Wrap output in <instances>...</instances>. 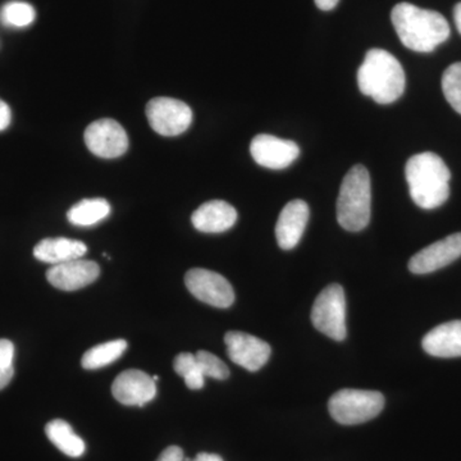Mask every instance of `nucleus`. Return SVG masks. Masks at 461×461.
<instances>
[{"label":"nucleus","instance_id":"14","mask_svg":"<svg viewBox=\"0 0 461 461\" xmlns=\"http://www.w3.org/2000/svg\"><path fill=\"white\" fill-rule=\"evenodd\" d=\"M99 276L98 263L76 259L50 267L47 272V280L58 290L76 291L89 286L98 280Z\"/></svg>","mask_w":461,"mask_h":461},{"label":"nucleus","instance_id":"8","mask_svg":"<svg viewBox=\"0 0 461 461\" xmlns=\"http://www.w3.org/2000/svg\"><path fill=\"white\" fill-rule=\"evenodd\" d=\"M185 284L191 295L214 308H230L235 302V291L220 273L194 268L185 276Z\"/></svg>","mask_w":461,"mask_h":461},{"label":"nucleus","instance_id":"27","mask_svg":"<svg viewBox=\"0 0 461 461\" xmlns=\"http://www.w3.org/2000/svg\"><path fill=\"white\" fill-rule=\"evenodd\" d=\"M156 461H184V451L178 446H169Z\"/></svg>","mask_w":461,"mask_h":461},{"label":"nucleus","instance_id":"6","mask_svg":"<svg viewBox=\"0 0 461 461\" xmlns=\"http://www.w3.org/2000/svg\"><path fill=\"white\" fill-rule=\"evenodd\" d=\"M312 321L323 335L335 341H344L348 335L344 288L333 284L321 291L312 309Z\"/></svg>","mask_w":461,"mask_h":461},{"label":"nucleus","instance_id":"28","mask_svg":"<svg viewBox=\"0 0 461 461\" xmlns=\"http://www.w3.org/2000/svg\"><path fill=\"white\" fill-rule=\"evenodd\" d=\"M11 108H9L7 103L0 99V132L8 129L9 124H11Z\"/></svg>","mask_w":461,"mask_h":461},{"label":"nucleus","instance_id":"32","mask_svg":"<svg viewBox=\"0 0 461 461\" xmlns=\"http://www.w3.org/2000/svg\"><path fill=\"white\" fill-rule=\"evenodd\" d=\"M153 379H154V381H156V382H157V381H158V379H159V375H154Z\"/></svg>","mask_w":461,"mask_h":461},{"label":"nucleus","instance_id":"29","mask_svg":"<svg viewBox=\"0 0 461 461\" xmlns=\"http://www.w3.org/2000/svg\"><path fill=\"white\" fill-rule=\"evenodd\" d=\"M314 2L321 11H332L339 5V0H314Z\"/></svg>","mask_w":461,"mask_h":461},{"label":"nucleus","instance_id":"3","mask_svg":"<svg viewBox=\"0 0 461 461\" xmlns=\"http://www.w3.org/2000/svg\"><path fill=\"white\" fill-rule=\"evenodd\" d=\"M405 72L402 63L384 50L366 51L357 71V86L364 95L378 104H391L405 91Z\"/></svg>","mask_w":461,"mask_h":461},{"label":"nucleus","instance_id":"2","mask_svg":"<svg viewBox=\"0 0 461 461\" xmlns=\"http://www.w3.org/2000/svg\"><path fill=\"white\" fill-rule=\"evenodd\" d=\"M405 177L412 202L421 209L438 208L450 196V169L435 153L412 156L406 163Z\"/></svg>","mask_w":461,"mask_h":461},{"label":"nucleus","instance_id":"30","mask_svg":"<svg viewBox=\"0 0 461 461\" xmlns=\"http://www.w3.org/2000/svg\"><path fill=\"white\" fill-rule=\"evenodd\" d=\"M185 461H223V459L217 454L200 453L196 455L195 459H186Z\"/></svg>","mask_w":461,"mask_h":461},{"label":"nucleus","instance_id":"20","mask_svg":"<svg viewBox=\"0 0 461 461\" xmlns=\"http://www.w3.org/2000/svg\"><path fill=\"white\" fill-rule=\"evenodd\" d=\"M111 212V204L105 199H84L69 209L67 218L75 226L90 227L104 221Z\"/></svg>","mask_w":461,"mask_h":461},{"label":"nucleus","instance_id":"7","mask_svg":"<svg viewBox=\"0 0 461 461\" xmlns=\"http://www.w3.org/2000/svg\"><path fill=\"white\" fill-rule=\"evenodd\" d=\"M145 111L151 129L167 138L187 131L193 122V111L186 103L177 99H151Z\"/></svg>","mask_w":461,"mask_h":461},{"label":"nucleus","instance_id":"26","mask_svg":"<svg viewBox=\"0 0 461 461\" xmlns=\"http://www.w3.org/2000/svg\"><path fill=\"white\" fill-rule=\"evenodd\" d=\"M14 345L9 339H0V390L7 387L14 375Z\"/></svg>","mask_w":461,"mask_h":461},{"label":"nucleus","instance_id":"21","mask_svg":"<svg viewBox=\"0 0 461 461\" xmlns=\"http://www.w3.org/2000/svg\"><path fill=\"white\" fill-rule=\"evenodd\" d=\"M127 348V342L124 339H113V341L105 342L89 348L84 354L81 366L87 371L104 368L109 364L117 362L124 354Z\"/></svg>","mask_w":461,"mask_h":461},{"label":"nucleus","instance_id":"19","mask_svg":"<svg viewBox=\"0 0 461 461\" xmlns=\"http://www.w3.org/2000/svg\"><path fill=\"white\" fill-rule=\"evenodd\" d=\"M45 433L51 444L67 456L80 457L85 453L84 439L76 435L74 429L63 420L50 421L45 427Z\"/></svg>","mask_w":461,"mask_h":461},{"label":"nucleus","instance_id":"13","mask_svg":"<svg viewBox=\"0 0 461 461\" xmlns=\"http://www.w3.org/2000/svg\"><path fill=\"white\" fill-rule=\"evenodd\" d=\"M112 393L122 405L144 406L157 395L156 381L139 369H127L114 379Z\"/></svg>","mask_w":461,"mask_h":461},{"label":"nucleus","instance_id":"24","mask_svg":"<svg viewBox=\"0 0 461 461\" xmlns=\"http://www.w3.org/2000/svg\"><path fill=\"white\" fill-rule=\"evenodd\" d=\"M442 90L448 104L461 114V62L446 68L442 75Z\"/></svg>","mask_w":461,"mask_h":461},{"label":"nucleus","instance_id":"18","mask_svg":"<svg viewBox=\"0 0 461 461\" xmlns=\"http://www.w3.org/2000/svg\"><path fill=\"white\" fill-rule=\"evenodd\" d=\"M87 247L83 241L67 238L44 239L33 248V257L41 262L53 264L81 259Z\"/></svg>","mask_w":461,"mask_h":461},{"label":"nucleus","instance_id":"15","mask_svg":"<svg viewBox=\"0 0 461 461\" xmlns=\"http://www.w3.org/2000/svg\"><path fill=\"white\" fill-rule=\"evenodd\" d=\"M309 221V206L304 200H293L282 209L277 224L276 239L284 250L297 247Z\"/></svg>","mask_w":461,"mask_h":461},{"label":"nucleus","instance_id":"16","mask_svg":"<svg viewBox=\"0 0 461 461\" xmlns=\"http://www.w3.org/2000/svg\"><path fill=\"white\" fill-rule=\"evenodd\" d=\"M238 212L223 200L204 203L191 215V222L200 232L222 233L235 226Z\"/></svg>","mask_w":461,"mask_h":461},{"label":"nucleus","instance_id":"22","mask_svg":"<svg viewBox=\"0 0 461 461\" xmlns=\"http://www.w3.org/2000/svg\"><path fill=\"white\" fill-rule=\"evenodd\" d=\"M36 18V12L32 5L26 2H9L0 9V23L7 27H27L32 25Z\"/></svg>","mask_w":461,"mask_h":461},{"label":"nucleus","instance_id":"9","mask_svg":"<svg viewBox=\"0 0 461 461\" xmlns=\"http://www.w3.org/2000/svg\"><path fill=\"white\" fill-rule=\"evenodd\" d=\"M84 139L91 153L104 159L123 156L129 149V136L123 127L109 118L89 124Z\"/></svg>","mask_w":461,"mask_h":461},{"label":"nucleus","instance_id":"11","mask_svg":"<svg viewBox=\"0 0 461 461\" xmlns=\"http://www.w3.org/2000/svg\"><path fill=\"white\" fill-rule=\"evenodd\" d=\"M250 153L258 165L268 169H285L300 156L296 142L260 133L250 144Z\"/></svg>","mask_w":461,"mask_h":461},{"label":"nucleus","instance_id":"1","mask_svg":"<svg viewBox=\"0 0 461 461\" xmlns=\"http://www.w3.org/2000/svg\"><path fill=\"white\" fill-rule=\"evenodd\" d=\"M397 36L408 50L430 53L450 38V25L441 14L400 3L391 12Z\"/></svg>","mask_w":461,"mask_h":461},{"label":"nucleus","instance_id":"17","mask_svg":"<svg viewBox=\"0 0 461 461\" xmlns=\"http://www.w3.org/2000/svg\"><path fill=\"white\" fill-rule=\"evenodd\" d=\"M421 346L432 357H461V321H451L435 327L424 336Z\"/></svg>","mask_w":461,"mask_h":461},{"label":"nucleus","instance_id":"5","mask_svg":"<svg viewBox=\"0 0 461 461\" xmlns=\"http://www.w3.org/2000/svg\"><path fill=\"white\" fill-rule=\"evenodd\" d=\"M384 408V396L378 391L344 388L330 397V417L344 426L366 423L381 414Z\"/></svg>","mask_w":461,"mask_h":461},{"label":"nucleus","instance_id":"31","mask_svg":"<svg viewBox=\"0 0 461 461\" xmlns=\"http://www.w3.org/2000/svg\"><path fill=\"white\" fill-rule=\"evenodd\" d=\"M454 21L455 25H456L457 32L461 33V2L455 5Z\"/></svg>","mask_w":461,"mask_h":461},{"label":"nucleus","instance_id":"4","mask_svg":"<svg viewBox=\"0 0 461 461\" xmlns=\"http://www.w3.org/2000/svg\"><path fill=\"white\" fill-rule=\"evenodd\" d=\"M371 176L362 165L346 173L338 199L339 226L350 232H359L371 221Z\"/></svg>","mask_w":461,"mask_h":461},{"label":"nucleus","instance_id":"10","mask_svg":"<svg viewBox=\"0 0 461 461\" xmlns=\"http://www.w3.org/2000/svg\"><path fill=\"white\" fill-rule=\"evenodd\" d=\"M230 359L249 372L262 369L271 357V346L249 333L230 330L224 336Z\"/></svg>","mask_w":461,"mask_h":461},{"label":"nucleus","instance_id":"12","mask_svg":"<svg viewBox=\"0 0 461 461\" xmlns=\"http://www.w3.org/2000/svg\"><path fill=\"white\" fill-rule=\"evenodd\" d=\"M461 257V232L433 242L415 254L409 262V271L414 275H427L445 268Z\"/></svg>","mask_w":461,"mask_h":461},{"label":"nucleus","instance_id":"23","mask_svg":"<svg viewBox=\"0 0 461 461\" xmlns=\"http://www.w3.org/2000/svg\"><path fill=\"white\" fill-rule=\"evenodd\" d=\"M173 369L185 379V384L190 390H200L204 387L205 375H203L196 357L191 353L177 355L173 360Z\"/></svg>","mask_w":461,"mask_h":461},{"label":"nucleus","instance_id":"25","mask_svg":"<svg viewBox=\"0 0 461 461\" xmlns=\"http://www.w3.org/2000/svg\"><path fill=\"white\" fill-rule=\"evenodd\" d=\"M196 362H198L200 369L205 377L218 379V381H224L229 378L230 371L229 366H226L214 354L209 351L200 350L195 354Z\"/></svg>","mask_w":461,"mask_h":461}]
</instances>
